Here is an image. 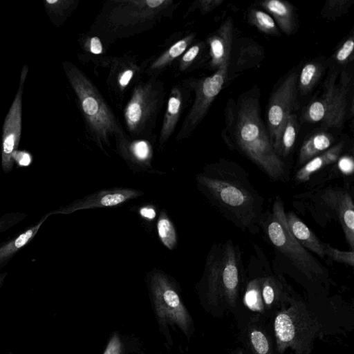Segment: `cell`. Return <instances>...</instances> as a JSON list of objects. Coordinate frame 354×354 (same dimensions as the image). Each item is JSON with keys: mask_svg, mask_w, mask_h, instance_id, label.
I'll list each match as a JSON object with an SVG mask.
<instances>
[{"mask_svg": "<svg viewBox=\"0 0 354 354\" xmlns=\"http://www.w3.org/2000/svg\"><path fill=\"white\" fill-rule=\"evenodd\" d=\"M196 183L212 205L236 227L252 234L258 232L263 198L241 165L220 159L205 165Z\"/></svg>", "mask_w": 354, "mask_h": 354, "instance_id": "obj_1", "label": "cell"}, {"mask_svg": "<svg viewBox=\"0 0 354 354\" xmlns=\"http://www.w3.org/2000/svg\"><path fill=\"white\" fill-rule=\"evenodd\" d=\"M225 124L223 137L230 148L250 160L270 179H283L286 165L274 151L262 120L260 93L257 86L242 93L236 102L229 100Z\"/></svg>", "mask_w": 354, "mask_h": 354, "instance_id": "obj_2", "label": "cell"}, {"mask_svg": "<svg viewBox=\"0 0 354 354\" xmlns=\"http://www.w3.org/2000/svg\"><path fill=\"white\" fill-rule=\"evenodd\" d=\"M178 3L171 0H111L96 17L91 32L105 43L141 33L171 15Z\"/></svg>", "mask_w": 354, "mask_h": 354, "instance_id": "obj_3", "label": "cell"}, {"mask_svg": "<svg viewBox=\"0 0 354 354\" xmlns=\"http://www.w3.org/2000/svg\"><path fill=\"white\" fill-rule=\"evenodd\" d=\"M238 245L229 239L214 243L206 258L201 280L207 301L212 305L236 306L243 277Z\"/></svg>", "mask_w": 354, "mask_h": 354, "instance_id": "obj_4", "label": "cell"}, {"mask_svg": "<svg viewBox=\"0 0 354 354\" xmlns=\"http://www.w3.org/2000/svg\"><path fill=\"white\" fill-rule=\"evenodd\" d=\"M68 79L76 94L89 136L104 151L110 139L127 135L112 110L91 80L71 64L65 66Z\"/></svg>", "mask_w": 354, "mask_h": 354, "instance_id": "obj_5", "label": "cell"}, {"mask_svg": "<svg viewBox=\"0 0 354 354\" xmlns=\"http://www.w3.org/2000/svg\"><path fill=\"white\" fill-rule=\"evenodd\" d=\"M260 225L272 245L301 273L312 281H323L327 272L322 265L304 248L291 233L285 216L283 201L277 196L271 211L262 216Z\"/></svg>", "mask_w": 354, "mask_h": 354, "instance_id": "obj_6", "label": "cell"}, {"mask_svg": "<svg viewBox=\"0 0 354 354\" xmlns=\"http://www.w3.org/2000/svg\"><path fill=\"white\" fill-rule=\"evenodd\" d=\"M289 306L279 311L274 321L277 348L282 353L291 348L294 354H310L322 324L301 301L290 296Z\"/></svg>", "mask_w": 354, "mask_h": 354, "instance_id": "obj_7", "label": "cell"}, {"mask_svg": "<svg viewBox=\"0 0 354 354\" xmlns=\"http://www.w3.org/2000/svg\"><path fill=\"white\" fill-rule=\"evenodd\" d=\"M351 76L346 71L331 73L326 80L321 95L312 100L302 111L301 120L320 123L327 128L338 129L344 123Z\"/></svg>", "mask_w": 354, "mask_h": 354, "instance_id": "obj_8", "label": "cell"}, {"mask_svg": "<svg viewBox=\"0 0 354 354\" xmlns=\"http://www.w3.org/2000/svg\"><path fill=\"white\" fill-rule=\"evenodd\" d=\"M165 95L163 83L155 77L136 84L124 109L125 125L132 137L145 136L151 130Z\"/></svg>", "mask_w": 354, "mask_h": 354, "instance_id": "obj_9", "label": "cell"}, {"mask_svg": "<svg viewBox=\"0 0 354 354\" xmlns=\"http://www.w3.org/2000/svg\"><path fill=\"white\" fill-rule=\"evenodd\" d=\"M147 281L159 322L175 324L187 333L192 319L174 281L159 268H153L148 272Z\"/></svg>", "mask_w": 354, "mask_h": 354, "instance_id": "obj_10", "label": "cell"}, {"mask_svg": "<svg viewBox=\"0 0 354 354\" xmlns=\"http://www.w3.org/2000/svg\"><path fill=\"white\" fill-rule=\"evenodd\" d=\"M229 65L219 68L212 75L189 82L195 98L177 136L176 140L187 138L198 126L228 77Z\"/></svg>", "mask_w": 354, "mask_h": 354, "instance_id": "obj_11", "label": "cell"}, {"mask_svg": "<svg viewBox=\"0 0 354 354\" xmlns=\"http://www.w3.org/2000/svg\"><path fill=\"white\" fill-rule=\"evenodd\" d=\"M298 74L295 71L287 75L269 99L266 127L274 149L282 126L297 106Z\"/></svg>", "mask_w": 354, "mask_h": 354, "instance_id": "obj_12", "label": "cell"}, {"mask_svg": "<svg viewBox=\"0 0 354 354\" xmlns=\"http://www.w3.org/2000/svg\"><path fill=\"white\" fill-rule=\"evenodd\" d=\"M314 205L323 207L342 227L345 239L354 249V204L348 191L341 187H328L316 192Z\"/></svg>", "mask_w": 354, "mask_h": 354, "instance_id": "obj_13", "label": "cell"}, {"mask_svg": "<svg viewBox=\"0 0 354 354\" xmlns=\"http://www.w3.org/2000/svg\"><path fill=\"white\" fill-rule=\"evenodd\" d=\"M142 190L129 187H113L95 192L66 206L50 212L52 214H69L83 209L111 207L142 196Z\"/></svg>", "mask_w": 354, "mask_h": 354, "instance_id": "obj_14", "label": "cell"}, {"mask_svg": "<svg viewBox=\"0 0 354 354\" xmlns=\"http://www.w3.org/2000/svg\"><path fill=\"white\" fill-rule=\"evenodd\" d=\"M21 134V90L7 115L3 134L1 166L5 173L10 172L14 165L12 154L17 150Z\"/></svg>", "mask_w": 354, "mask_h": 354, "instance_id": "obj_15", "label": "cell"}, {"mask_svg": "<svg viewBox=\"0 0 354 354\" xmlns=\"http://www.w3.org/2000/svg\"><path fill=\"white\" fill-rule=\"evenodd\" d=\"M107 84L116 95L124 94L141 73V67L129 56L109 59Z\"/></svg>", "mask_w": 354, "mask_h": 354, "instance_id": "obj_16", "label": "cell"}, {"mask_svg": "<svg viewBox=\"0 0 354 354\" xmlns=\"http://www.w3.org/2000/svg\"><path fill=\"white\" fill-rule=\"evenodd\" d=\"M233 35V21L229 17L207 38V41L209 47V66L212 69L216 71L223 66L229 65L232 50Z\"/></svg>", "mask_w": 354, "mask_h": 354, "instance_id": "obj_17", "label": "cell"}, {"mask_svg": "<svg viewBox=\"0 0 354 354\" xmlns=\"http://www.w3.org/2000/svg\"><path fill=\"white\" fill-rule=\"evenodd\" d=\"M118 153L136 169L151 168L153 158V147L147 139H129L125 135L115 139Z\"/></svg>", "mask_w": 354, "mask_h": 354, "instance_id": "obj_18", "label": "cell"}, {"mask_svg": "<svg viewBox=\"0 0 354 354\" xmlns=\"http://www.w3.org/2000/svg\"><path fill=\"white\" fill-rule=\"evenodd\" d=\"M185 100V93L178 86H174L167 100L159 136V144L163 145L173 134L180 117Z\"/></svg>", "mask_w": 354, "mask_h": 354, "instance_id": "obj_19", "label": "cell"}, {"mask_svg": "<svg viewBox=\"0 0 354 354\" xmlns=\"http://www.w3.org/2000/svg\"><path fill=\"white\" fill-rule=\"evenodd\" d=\"M288 226L298 242L308 251H310L321 258H324L325 243H323L315 234L292 212H285Z\"/></svg>", "mask_w": 354, "mask_h": 354, "instance_id": "obj_20", "label": "cell"}, {"mask_svg": "<svg viewBox=\"0 0 354 354\" xmlns=\"http://www.w3.org/2000/svg\"><path fill=\"white\" fill-rule=\"evenodd\" d=\"M264 57L262 47L251 39H241L234 51L232 66L233 73H238L259 65Z\"/></svg>", "mask_w": 354, "mask_h": 354, "instance_id": "obj_21", "label": "cell"}, {"mask_svg": "<svg viewBox=\"0 0 354 354\" xmlns=\"http://www.w3.org/2000/svg\"><path fill=\"white\" fill-rule=\"evenodd\" d=\"M344 146V142H340L308 161L295 173V182L297 183L307 182L315 173L336 162L341 156Z\"/></svg>", "mask_w": 354, "mask_h": 354, "instance_id": "obj_22", "label": "cell"}, {"mask_svg": "<svg viewBox=\"0 0 354 354\" xmlns=\"http://www.w3.org/2000/svg\"><path fill=\"white\" fill-rule=\"evenodd\" d=\"M50 215V212H48L36 224L0 245V269L5 266L19 250L34 239L43 223Z\"/></svg>", "mask_w": 354, "mask_h": 354, "instance_id": "obj_23", "label": "cell"}, {"mask_svg": "<svg viewBox=\"0 0 354 354\" xmlns=\"http://www.w3.org/2000/svg\"><path fill=\"white\" fill-rule=\"evenodd\" d=\"M260 5L272 16L285 34L289 35L295 32L297 26L292 4L283 0H264Z\"/></svg>", "mask_w": 354, "mask_h": 354, "instance_id": "obj_24", "label": "cell"}, {"mask_svg": "<svg viewBox=\"0 0 354 354\" xmlns=\"http://www.w3.org/2000/svg\"><path fill=\"white\" fill-rule=\"evenodd\" d=\"M260 289L264 307L270 308L280 302H288L290 297L288 286L275 275L260 277Z\"/></svg>", "mask_w": 354, "mask_h": 354, "instance_id": "obj_25", "label": "cell"}, {"mask_svg": "<svg viewBox=\"0 0 354 354\" xmlns=\"http://www.w3.org/2000/svg\"><path fill=\"white\" fill-rule=\"evenodd\" d=\"M334 137L327 131L313 133L302 143L299 151L297 164L302 166L315 156L332 147Z\"/></svg>", "mask_w": 354, "mask_h": 354, "instance_id": "obj_26", "label": "cell"}, {"mask_svg": "<svg viewBox=\"0 0 354 354\" xmlns=\"http://www.w3.org/2000/svg\"><path fill=\"white\" fill-rule=\"evenodd\" d=\"M195 37V33L189 34L170 46L168 49L151 62L147 70L148 74L151 76L156 75L169 66L176 59L186 51Z\"/></svg>", "mask_w": 354, "mask_h": 354, "instance_id": "obj_27", "label": "cell"}, {"mask_svg": "<svg viewBox=\"0 0 354 354\" xmlns=\"http://www.w3.org/2000/svg\"><path fill=\"white\" fill-rule=\"evenodd\" d=\"M299 131V124L297 117L296 114L292 113L288 117L282 126L274 148V151L281 158H286L290 153Z\"/></svg>", "mask_w": 354, "mask_h": 354, "instance_id": "obj_28", "label": "cell"}, {"mask_svg": "<svg viewBox=\"0 0 354 354\" xmlns=\"http://www.w3.org/2000/svg\"><path fill=\"white\" fill-rule=\"evenodd\" d=\"M324 71V66L320 62L311 61L302 67L297 79V91L306 95L315 86Z\"/></svg>", "mask_w": 354, "mask_h": 354, "instance_id": "obj_29", "label": "cell"}, {"mask_svg": "<svg viewBox=\"0 0 354 354\" xmlns=\"http://www.w3.org/2000/svg\"><path fill=\"white\" fill-rule=\"evenodd\" d=\"M156 229L158 236L162 245L170 250L175 249L178 242L176 230L165 210L159 214Z\"/></svg>", "mask_w": 354, "mask_h": 354, "instance_id": "obj_30", "label": "cell"}, {"mask_svg": "<svg viewBox=\"0 0 354 354\" xmlns=\"http://www.w3.org/2000/svg\"><path fill=\"white\" fill-rule=\"evenodd\" d=\"M248 21L265 34L274 36L280 35L274 19L266 12L255 8L251 9L248 14Z\"/></svg>", "mask_w": 354, "mask_h": 354, "instance_id": "obj_31", "label": "cell"}, {"mask_svg": "<svg viewBox=\"0 0 354 354\" xmlns=\"http://www.w3.org/2000/svg\"><path fill=\"white\" fill-rule=\"evenodd\" d=\"M248 341L254 354H272L270 340L262 329L252 327L248 333Z\"/></svg>", "mask_w": 354, "mask_h": 354, "instance_id": "obj_32", "label": "cell"}, {"mask_svg": "<svg viewBox=\"0 0 354 354\" xmlns=\"http://www.w3.org/2000/svg\"><path fill=\"white\" fill-rule=\"evenodd\" d=\"M244 301L252 310L261 311L264 309L260 289V277L253 279L247 284Z\"/></svg>", "mask_w": 354, "mask_h": 354, "instance_id": "obj_33", "label": "cell"}, {"mask_svg": "<svg viewBox=\"0 0 354 354\" xmlns=\"http://www.w3.org/2000/svg\"><path fill=\"white\" fill-rule=\"evenodd\" d=\"M353 3L352 0L327 1L322 10V16L326 19H335L348 12Z\"/></svg>", "mask_w": 354, "mask_h": 354, "instance_id": "obj_34", "label": "cell"}, {"mask_svg": "<svg viewBox=\"0 0 354 354\" xmlns=\"http://www.w3.org/2000/svg\"><path fill=\"white\" fill-rule=\"evenodd\" d=\"M205 48V44L203 42H198L188 48L180 59L178 71L184 72L190 68L202 55Z\"/></svg>", "mask_w": 354, "mask_h": 354, "instance_id": "obj_35", "label": "cell"}, {"mask_svg": "<svg viewBox=\"0 0 354 354\" xmlns=\"http://www.w3.org/2000/svg\"><path fill=\"white\" fill-rule=\"evenodd\" d=\"M325 255L330 258L334 261L342 263L353 267L354 266L353 251H342L330 246L329 244L325 245Z\"/></svg>", "mask_w": 354, "mask_h": 354, "instance_id": "obj_36", "label": "cell"}, {"mask_svg": "<svg viewBox=\"0 0 354 354\" xmlns=\"http://www.w3.org/2000/svg\"><path fill=\"white\" fill-rule=\"evenodd\" d=\"M354 49L353 36L348 37L339 47L334 55L335 61L339 64H345L353 57Z\"/></svg>", "mask_w": 354, "mask_h": 354, "instance_id": "obj_37", "label": "cell"}, {"mask_svg": "<svg viewBox=\"0 0 354 354\" xmlns=\"http://www.w3.org/2000/svg\"><path fill=\"white\" fill-rule=\"evenodd\" d=\"M83 48L89 55L102 56L104 54V44L96 35H88L84 39Z\"/></svg>", "mask_w": 354, "mask_h": 354, "instance_id": "obj_38", "label": "cell"}, {"mask_svg": "<svg viewBox=\"0 0 354 354\" xmlns=\"http://www.w3.org/2000/svg\"><path fill=\"white\" fill-rule=\"evenodd\" d=\"M27 216L23 212H8L0 217V234L18 224Z\"/></svg>", "mask_w": 354, "mask_h": 354, "instance_id": "obj_39", "label": "cell"}, {"mask_svg": "<svg viewBox=\"0 0 354 354\" xmlns=\"http://www.w3.org/2000/svg\"><path fill=\"white\" fill-rule=\"evenodd\" d=\"M223 2V0H198L192 3L188 12L198 8L201 14L205 15L213 11Z\"/></svg>", "mask_w": 354, "mask_h": 354, "instance_id": "obj_40", "label": "cell"}, {"mask_svg": "<svg viewBox=\"0 0 354 354\" xmlns=\"http://www.w3.org/2000/svg\"><path fill=\"white\" fill-rule=\"evenodd\" d=\"M337 167L339 171L344 175H351L354 170V162L351 156H340L337 160Z\"/></svg>", "mask_w": 354, "mask_h": 354, "instance_id": "obj_41", "label": "cell"}, {"mask_svg": "<svg viewBox=\"0 0 354 354\" xmlns=\"http://www.w3.org/2000/svg\"><path fill=\"white\" fill-rule=\"evenodd\" d=\"M122 344L119 337L114 335L109 340L104 354H121Z\"/></svg>", "mask_w": 354, "mask_h": 354, "instance_id": "obj_42", "label": "cell"}, {"mask_svg": "<svg viewBox=\"0 0 354 354\" xmlns=\"http://www.w3.org/2000/svg\"><path fill=\"white\" fill-rule=\"evenodd\" d=\"M13 161L17 162L20 167H27L32 162L31 156L25 151H15L12 154Z\"/></svg>", "mask_w": 354, "mask_h": 354, "instance_id": "obj_43", "label": "cell"}, {"mask_svg": "<svg viewBox=\"0 0 354 354\" xmlns=\"http://www.w3.org/2000/svg\"><path fill=\"white\" fill-rule=\"evenodd\" d=\"M138 213L142 218L149 221L153 220L156 216V208L150 205L140 207Z\"/></svg>", "mask_w": 354, "mask_h": 354, "instance_id": "obj_44", "label": "cell"}, {"mask_svg": "<svg viewBox=\"0 0 354 354\" xmlns=\"http://www.w3.org/2000/svg\"><path fill=\"white\" fill-rule=\"evenodd\" d=\"M6 276V273L0 274V288L3 283Z\"/></svg>", "mask_w": 354, "mask_h": 354, "instance_id": "obj_45", "label": "cell"}, {"mask_svg": "<svg viewBox=\"0 0 354 354\" xmlns=\"http://www.w3.org/2000/svg\"><path fill=\"white\" fill-rule=\"evenodd\" d=\"M57 2V0H47V3H56Z\"/></svg>", "mask_w": 354, "mask_h": 354, "instance_id": "obj_46", "label": "cell"}, {"mask_svg": "<svg viewBox=\"0 0 354 354\" xmlns=\"http://www.w3.org/2000/svg\"><path fill=\"white\" fill-rule=\"evenodd\" d=\"M236 354H243L241 351H238Z\"/></svg>", "mask_w": 354, "mask_h": 354, "instance_id": "obj_47", "label": "cell"}]
</instances>
